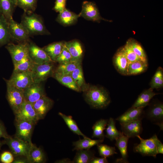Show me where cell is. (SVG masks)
<instances>
[{
    "instance_id": "obj_1",
    "label": "cell",
    "mask_w": 163,
    "mask_h": 163,
    "mask_svg": "<svg viewBox=\"0 0 163 163\" xmlns=\"http://www.w3.org/2000/svg\"><path fill=\"white\" fill-rule=\"evenodd\" d=\"M82 89L85 100L94 108H104L110 102L109 94L102 87L86 85Z\"/></svg>"
},
{
    "instance_id": "obj_2",
    "label": "cell",
    "mask_w": 163,
    "mask_h": 163,
    "mask_svg": "<svg viewBox=\"0 0 163 163\" xmlns=\"http://www.w3.org/2000/svg\"><path fill=\"white\" fill-rule=\"evenodd\" d=\"M21 23L27 30L30 36L50 34L44 25L42 17L34 12H24L21 17Z\"/></svg>"
},
{
    "instance_id": "obj_3",
    "label": "cell",
    "mask_w": 163,
    "mask_h": 163,
    "mask_svg": "<svg viewBox=\"0 0 163 163\" xmlns=\"http://www.w3.org/2000/svg\"><path fill=\"white\" fill-rule=\"evenodd\" d=\"M5 144L9 147L14 157L25 156L27 158L31 145L29 142L10 135L3 140Z\"/></svg>"
},
{
    "instance_id": "obj_4",
    "label": "cell",
    "mask_w": 163,
    "mask_h": 163,
    "mask_svg": "<svg viewBox=\"0 0 163 163\" xmlns=\"http://www.w3.org/2000/svg\"><path fill=\"white\" fill-rule=\"evenodd\" d=\"M4 79L6 83L22 90L34 82L31 71L13 72L9 79Z\"/></svg>"
},
{
    "instance_id": "obj_5",
    "label": "cell",
    "mask_w": 163,
    "mask_h": 163,
    "mask_svg": "<svg viewBox=\"0 0 163 163\" xmlns=\"http://www.w3.org/2000/svg\"><path fill=\"white\" fill-rule=\"evenodd\" d=\"M54 62L50 61L42 64H34L31 70L34 82L41 83L52 76L55 69Z\"/></svg>"
},
{
    "instance_id": "obj_6",
    "label": "cell",
    "mask_w": 163,
    "mask_h": 163,
    "mask_svg": "<svg viewBox=\"0 0 163 163\" xmlns=\"http://www.w3.org/2000/svg\"><path fill=\"white\" fill-rule=\"evenodd\" d=\"M36 124L33 121L27 120H15L16 132L14 136L32 144V136Z\"/></svg>"
},
{
    "instance_id": "obj_7",
    "label": "cell",
    "mask_w": 163,
    "mask_h": 163,
    "mask_svg": "<svg viewBox=\"0 0 163 163\" xmlns=\"http://www.w3.org/2000/svg\"><path fill=\"white\" fill-rule=\"evenodd\" d=\"M6 84V99L14 114L25 101L23 90L19 89L8 84Z\"/></svg>"
},
{
    "instance_id": "obj_8",
    "label": "cell",
    "mask_w": 163,
    "mask_h": 163,
    "mask_svg": "<svg viewBox=\"0 0 163 163\" xmlns=\"http://www.w3.org/2000/svg\"><path fill=\"white\" fill-rule=\"evenodd\" d=\"M140 140V143L136 145L134 150L143 156L156 157L158 154L156 148V141L158 139L156 135L148 139H144L139 135L136 136Z\"/></svg>"
},
{
    "instance_id": "obj_9",
    "label": "cell",
    "mask_w": 163,
    "mask_h": 163,
    "mask_svg": "<svg viewBox=\"0 0 163 163\" xmlns=\"http://www.w3.org/2000/svg\"><path fill=\"white\" fill-rule=\"evenodd\" d=\"M11 40L18 43L28 42L30 35L27 29L21 23L14 21L13 18L8 21Z\"/></svg>"
},
{
    "instance_id": "obj_10",
    "label": "cell",
    "mask_w": 163,
    "mask_h": 163,
    "mask_svg": "<svg viewBox=\"0 0 163 163\" xmlns=\"http://www.w3.org/2000/svg\"><path fill=\"white\" fill-rule=\"evenodd\" d=\"M29 42L18 43V44L10 42L5 46V48L11 57L14 65L29 55Z\"/></svg>"
},
{
    "instance_id": "obj_11",
    "label": "cell",
    "mask_w": 163,
    "mask_h": 163,
    "mask_svg": "<svg viewBox=\"0 0 163 163\" xmlns=\"http://www.w3.org/2000/svg\"><path fill=\"white\" fill-rule=\"evenodd\" d=\"M25 101L33 104L39 99L46 95L41 83L34 82L23 90Z\"/></svg>"
},
{
    "instance_id": "obj_12",
    "label": "cell",
    "mask_w": 163,
    "mask_h": 163,
    "mask_svg": "<svg viewBox=\"0 0 163 163\" xmlns=\"http://www.w3.org/2000/svg\"><path fill=\"white\" fill-rule=\"evenodd\" d=\"M79 14L80 17L89 21L97 22L101 20L108 21L101 17L96 5L92 2H84L82 10Z\"/></svg>"
},
{
    "instance_id": "obj_13",
    "label": "cell",
    "mask_w": 163,
    "mask_h": 163,
    "mask_svg": "<svg viewBox=\"0 0 163 163\" xmlns=\"http://www.w3.org/2000/svg\"><path fill=\"white\" fill-rule=\"evenodd\" d=\"M14 115L15 120H27L33 121L37 124L39 120L33 104L26 101H24Z\"/></svg>"
},
{
    "instance_id": "obj_14",
    "label": "cell",
    "mask_w": 163,
    "mask_h": 163,
    "mask_svg": "<svg viewBox=\"0 0 163 163\" xmlns=\"http://www.w3.org/2000/svg\"><path fill=\"white\" fill-rule=\"evenodd\" d=\"M29 55L34 62L37 64L53 61L43 48L30 40L29 42Z\"/></svg>"
},
{
    "instance_id": "obj_15",
    "label": "cell",
    "mask_w": 163,
    "mask_h": 163,
    "mask_svg": "<svg viewBox=\"0 0 163 163\" xmlns=\"http://www.w3.org/2000/svg\"><path fill=\"white\" fill-rule=\"evenodd\" d=\"M53 101L46 95L35 102L33 106L39 120L43 119L52 108Z\"/></svg>"
},
{
    "instance_id": "obj_16",
    "label": "cell",
    "mask_w": 163,
    "mask_h": 163,
    "mask_svg": "<svg viewBox=\"0 0 163 163\" xmlns=\"http://www.w3.org/2000/svg\"><path fill=\"white\" fill-rule=\"evenodd\" d=\"M120 124L122 133L129 138L139 135L142 131L141 120Z\"/></svg>"
},
{
    "instance_id": "obj_17",
    "label": "cell",
    "mask_w": 163,
    "mask_h": 163,
    "mask_svg": "<svg viewBox=\"0 0 163 163\" xmlns=\"http://www.w3.org/2000/svg\"><path fill=\"white\" fill-rule=\"evenodd\" d=\"M113 63L118 72L123 75H127L129 62L121 48L117 51L113 56Z\"/></svg>"
},
{
    "instance_id": "obj_18",
    "label": "cell",
    "mask_w": 163,
    "mask_h": 163,
    "mask_svg": "<svg viewBox=\"0 0 163 163\" xmlns=\"http://www.w3.org/2000/svg\"><path fill=\"white\" fill-rule=\"evenodd\" d=\"M143 107H133L127 110L116 120L120 124L141 120L143 112Z\"/></svg>"
},
{
    "instance_id": "obj_19",
    "label": "cell",
    "mask_w": 163,
    "mask_h": 163,
    "mask_svg": "<svg viewBox=\"0 0 163 163\" xmlns=\"http://www.w3.org/2000/svg\"><path fill=\"white\" fill-rule=\"evenodd\" d=\"M80 17L79 14H76L65 8L59 13L56 21L64 26H68L76 23Z\"/></svg>"
},
{
    "instance_id": "obj_20",
    "label": "cell",
    "mask_w": 163,
    "mask_h": 163,
    "mask_svg": "<svg viewBox=\"0 0 163 163\" xmlns=\"http://www.w3.org/2000/svg\"><path fill=\"white\" fill-rule=\"evenodd\" d=\"M11 40L8 21L0 13V48L10 43Z\"/></svg>"
},
{
    "instance_id": "obj_21",
    "label": "cell",
    "mask_w": 163,
    "mask_h": 163,
    "mask_svg": "<svg viewBox=\"0 0 163 163\" xmlns=\"http://www.w3.org/2000/svg\"><path fill=\"white\" fill-rule=\"evenodd\" d=\"M65 44L72 56V60L82 61L83 50L82 45L79 41L74 40L65 42Z\"/></svg>"
},
{
    "instance_id": "obj_22",
    "label": "cell",
    "mask_w": 163,
    "mask_h": 163,
    "mask_svg": "<svg viewBox=\"0 0 163 163\" xmlns=\"http://www.w3.org/2000/svg\"><path fill=\"white\" fill-rule=\"evenodd\" d=\"M17 6V0H0V13L8 21L13 18V14Z\"/></svg>"
},
{
    "instance_id": "obj_23",
    "label": "cell",
    "mask_w": 163,
    "mask_h": 163,
    "mask_svg": "<svg viewBox=\"0 0 163 163\" xmlns=\"http://www.w3.org/2000/svg\"><path fill=\"white\" fill-rule=\"evenodd\" d=\"M28 159L29 163H44L46 160L45 154L43 150L33 143L30 148Z\"/></svg>"
},
{
    "instance_id": "obj_24",
    "label": "cell",
    "mask_w": 163,
    "mask_h": 163,
    "mask_svg": "<svg viewBox=\"0 0 163 163\" xmlns=\"http://www.w3.org/2000/svg\"><path fill=\"white\" fill-rule=\"evenodd\" d=\"M65 42H56L49 44L43 48L51 59L53 62L61 53L65 45Z\"/></svg>"
},
{
    "instance_id": "obj_25",
    "label": "cell",
    "mask_w": 163,
    "mask_h": 163,
    "mask_svg": "<svg viewBox=\"0 0 163 163\" xmlns=\"http://www.w3.org/2000/svg\"><path fill=\"white\" fill-rule=\"evenodd\" d=\"M157 94L151 88L144 90L139 94L132 107L144 108L148 105L151 100Z\"/></svg>"
},
{
    "instance_id": "obj_26",
    "label": "cell",
    "mask_w": 163,
    "mask_h": 163,
    "mask_svg": "<svg viewBox=\"0 0 163 163\" xmlns=\"http://www.w3.org/2000/svg\"><path fill=\"white\" fill-rule=\"evenodd\" d=\"M81 62L82 61L71 60L59 63L54 72L61 75H70Z\"/></svg>"
},
{
    "instance_id": "obj_27",
    "label": "cell",
    "mask_w": 163,
    "mask_h": 163,
    "mask_svg": "<svg viewBox=\"0 0 163 163\" xmlns=\"http://www.w3.org/2000/svg\"><path fill=\"white\" fill-rule=\"evenodd\" d=\"M129 137L124 135L122 132L115 140V145L119 149L121 154V158L118 160L123 162H127V147Z\"/></svg>"
},
{
    "instance_id": "obj_28",
    "label": "cell",
    "mask_w": 163,
    "mask_h": 163,
    "mask_svg": "<svg viewBox=\"0 0 163 163\" xmlns=\"http://www.w3.org/2000/svg\"><path fill=\"white\" fill-rule=\"evenodd\" d=\"M52 77L60 83L70 89L78 92L81 90L71 75H61L54 72Z\"/></svg>"
},
{
    "instance_id": "obj_29",
    "label": "cell",
    "mask_w": 163,
    "mask_h": 163,
    "mask_svg": "<svg viewBox=\"0 0 163 163\" xmlns=\"http://www.w3.org/2000/svg\"><path fill=\"white\" fill-rule=\"evenodd\" d=\"M103 139L97 140L92 139L88 137L80 139L78 141L73 142L74 146L73 150L88 149L95 145L100 144L104 141Z\"/></svg>"
},
{
    "instance_id": "obj_30",
    "label": "cell",
    "mask_w": 163,
    "mask_h": 163,
    "mask_svg": "<svg viewBox=\"0 0 163 163\" xmlns=\"http://www.w3.org/2000/svg\"><path fill=\"white\" fill-rule=\"evenodd\" d=\"M148 118L152 121H160L163 118V104L161 103H157L153 104L150 108L147 113Z\"/></svg>"
},
{
    "instance_id": "obj_31",
    "label": "cell",
    "mask_w": 163,
    "mask_h": 163,
    "mask_svg": "<svg viewBox=\"0 0 163 163\" xmlns=\"http://www.w3.org/2000/svg\"><path fill=\"white\" fill-rule=\"evenodd\" d=\"M148 66L147 62L139 60L129 63L127 75H136L145 71Z\"/></svg>"
},
{
    "instance_id": "obj_32",
    "label": "cell",
    "mask_w": 163,
    "mask_h": 163,
    "mask_svg": "<svg viewBox=\"0 0 163 163\" xmlns=\"http://www.w3.org/2000/svg\"><path fill=\"white\" fill-rule=\"evenodd\" d=\"M77 151L72 163H90L94 156V152L89 149Z\"/></svg>"
},
{
    "instance_id": "obj_33",
    "label": "cell",
    "mask_w": 163,
    "mask_h": 163,
    "mask_svg": "<svg viewBox=\"0 0 163 163\" xmlns=\"http://www.w3.org/2000/svg\"><path fill=\"white\" fill-rule=\"evenodd\" d=\"M108 120L101 119L97 121L92 127L93 138L96 137L99 139H104V131L105 129Z\"/></svg>"
},
{
    "instance_id": "obj_34",
    "label": "cell",
    "mask_w": 163,
    "mask_h": 163,
    "mask_svg": "<svg viewBox=\"0 0 163 163\" xmlns=\"http://www.w3.org/2000/svg\"><path fill=\"white\" fill-rule=\"evenodd\" d=\"M35 64L29 55L14 65L13 72L31 71Z\"/></svg>"
},
{
    "instance_id": "obj_35",
    "label": "cell",
    "mask_w": 163,
    "mask_h": 163,
    "mask_svg": "<svg viewBox=\"0 0 163 163\" xmlns=\"http://www.w3.org/2000/svg\"><path fill=\"white\" fill-rule=\"evenodd\" d=\"M58 114L63 119L69 129L73 133L78 135L82 136L84 138L88 137L80 131L72 116L66 115L61 112H59Z\"/></svg>"
},
{
    "instance_id": "obj_36",
    "label": "cell",
    "mask_w": 163,
    "mask_h": 163,
    "mask_svg": "<svg viewBox=\"0 0 163 163\" xmlns=\"http://www.w3.org/2000/svg\"><path fill=\"white\" fill-rule=\"evenodd\" d=\"M115 123L113 118H110L108 121L107 127L105 129L106 134L105 136L111 141L115 140L121 133L117 129Z\"/></svg>"
},
{
    "instance_id": "obj_37",
    "label": "cell",
    "mask_w": 163,
    "mask_h": 163,
    "mask_svg": "<svg viewBox=\"0 0 163 163\" xmlns=\"http://www.w3.org/2000/svg\"><path fill=\"white\" fill-rule=\"evenodd\" d=\"M70 75L80 90L86 85L81 64L78 66Z\"/></svg>"
},
{
    "instance_id": "obj_38",
    "label": "cell",
    "mask_w": 163,
    "mask_h": 163,
    "mask_svg": "<svg viewBox=\"0 0 163 163\" xmlns=\"http://www.w3.org/2000/svg\"><path fill=\"white\" fill-rule=\"evenodd\" d=\"M17 6L23 9L24 12L33 13L37 7V0H17Z\"/></svg>"
},
{
    "instance_id": "obj_39",
    "label": "cell",
    "mask_w": 163,
    "mask_h": 163,
    "mask_svg": "<svg viewBox=\"0 0 163 163\" xmlns=\"http://www.w3.org/2000/svg\"><path fill=\"white\" fill-rule=\"evenodd\" d=\"M150 86L153 89L163 87V70L161 67H159L157 69L151 81Z\"/></svg>"
},
{
    "instance_id": "obj_40",
    "label": "cell",
    "mask_w": 163,
    "mask_h": 163,
    "mask_svg": "<svg viewBox=\"0 0 163 163\" xmlns=\"http://www.w3.org/2000/svg\"><path fill=\"white\" fill-rule=\"evenodd\" d=\"M126 43L142 60L147 62L145 53L139 43L133 39L128 40Z\"/></svg>"
},
{
    "instance_id": "obj_41",
    "label": "cell",
    "mask_w": 163,
    "mask_h": 163,
    "mask_svg": "<svg viewBox=\"0 0 163 163\" xmlns=\"http://www.w3.org/2000/svg\"><path fill=\"white\" fill-rule=\"evenodd\" d=\"M97 145L99 155L102 157L107 158L114 154H117L114 147H111L101 143Z\"/></svg>"
},
{
    "instance_id": "obj_42",
    "label": "cell",
    "mask_w": 163,
    "mask_h": 163,
    "mask_svg": "<svg viewBox=\"0 0 163 163\" xmlns=\"http://www.w3.org/2000/svg\"><path fill=\"white\" fill-rule=\"evenodd\" d=\"M121 49L129 63L137 61L142 60L127 43L124 46L121 48Z\"/></svg>"
},
{
    "instance_id": "obj_43",
    "label": "cell",
    "mask_w": 163,
    "mask_h": 163,
    "mask_svg": "<svg viewBox=\"0 0 163 163\" xmlns=\"http://www.w3.org/2000/svg\"><path fill=\"white\" fill-rule=\"evenodd\" d=\"M71 60H72V56L65 44L61 53L56 59L55 62L61 63Z\"/></svg>"
},
{
    "instance_id": "obj_44",
    "label": "cell",
    "mask_w": 163,
    "mask_h": 163,
    "mask_svg": "<svg viewBox=\"0 0 163 163\" xmlns=\"http://www.w3.org/2000/svg\"><path fill=\"white\" fill-rule=\"evenodd\" d=\"M14 159V156L10 151H3L0 155V161L2 163H12Z\"/></svg>"
},
{
    "instance_id": "obj_45",
    "label": "cell",
    "mask_w": 163,
    "mask_h": 163,
    "mask_svg": "<svg viewBox=\"0 0 163 163\" xmlns=\"http://www.w3.org/2000/svg\"><path fill=\"white\" fill-rule=\"evenodd\" d=\"M67 0H56L53 9L59 13L61 12L66 8Z\"/></svg>"
},
{
    "instance_id": "obj_46",
    "label": "cell",
    "mask_w": 163,
    "mask_h": 163,
    "mask_svg": "<svg viewBox=\"0 0 163 163\" xmlns=\"http://www.w3.org/2000/svg\"><path fill=\"white\" fill-rule=\"evenodd\" d=\"M9 136L4 123L0 120V139L2 138L5 139Z\"/></svg>"
},
{
    "instance_id": "obj_47",
    "label": "cell",
    "mask_w": 163,
    "mask_h": 163,
    "mask_svg": "<svg viewBox=\"0 0 163 163\" xmlns=\"http://www.w3.org/2000/svg\"><path fill=\"white\" fill-rule=\"evenodd\" d=\"M12 163H29V162L27 157L19 156L14 157Z\"/></svg>"
},
{
    "instance_id": "obj_48",
    "label": "cell",
    "mask_w": 163,
    "mask_h": 163,
    "mask_svg": "<svg viewBox=\"0 0 163 163\" xmlns=\"http://www.w3.org/2000/svg\"><path fill=\"white\" fill-rule=\"evenodd\" d=\"M108 161L106 158H97L94 156L91 161L90 163H107Z\"/></svg>"
},
{
    "instance_id": "obj_49",
    "label": "cell",
    "mask_w": 163,
    "mask_h": 163,
    "mask_svg": "<svg viewBox=\"0 0 163 163\" xmlns=\"http://www.w3.org/2000/svg\"><path fill=\"white\" fill-rule=\"evenodd\" d=\"M156 148L158 154H163V144L158 138L156 141Z\"/></svg>"
},
{
    "instance_id": "obj_50",
    "label": "cell",
    "mask_w": 163,
    "mask_h": 163,
    "mask_svg": "<svg viewBox=\"0 0 163 163\" xmlns=\"http://www.w3.org/2000/svg\"><path fill=\"white\" fill-rule=\"evenodd\" d=\"M55 162L57 163H72V161H71V160L69 159L65 158L60 160H57L55 161Z\"/></svg>"
},
{
    "instance_id": "obj_51",
    "label": "cell",
    "mask_w": 163,
    "mask_h": 163,
    "mask_svg": "<svg viewBox=\"0 0 163 163\" xmlns=\"http://www.w3.org/2000/svg\"><path fill=\"white\" fill-rule=\"evenodd\" d=\"M4 145H5V143L4 142L3 140L1 141L0 140V150H1V148L2 146ZM0 162H1L0 161Z\"/></svg>"
}]
</instances>
